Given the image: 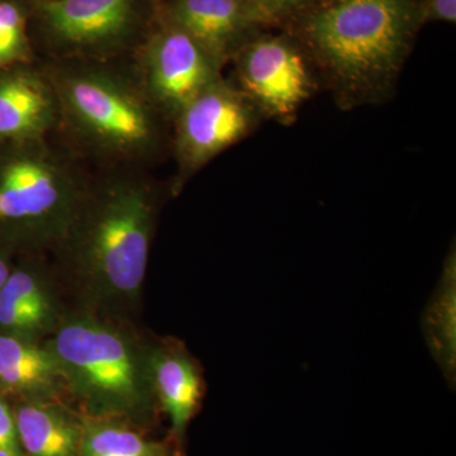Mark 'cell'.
<instances>
[{
  "mask_svg": "<svg viewBox=\"0 0 456 456\" xmlns=\"http://www.w3.org/2000/svg\"><path fill=\"white\" fill-rule=\"evenodd\" d=\"M424 26L419 0H323L287 27L350 110L391 101Z\"/></svg>",
  "mask_w": 456,
  "mask_h": 456,
  "instance_id": "1",
  "label": "cell"
},
{
  "mask_svg": "<svg viewBox=\"0 0 456 456\" xmlns=\"http://www.w3.org/2000/svg\"><path fill=\"white\" fill-rule=\"evenodd\" d=\"M49 350L62 377L93 415L136 417L151 406L150 365L116 330L77 320L57 331Z\"/></svg>",
  "mask_w": 456,
  "mask_h": 456,
  "instance_id": "2",
  "label": "cell"
},
{
  "mask_svg": "<svg viewBox=\"0 0 456 456\" xmlns=\"http://www.w3.org/2000/svg\"><path fill=\"white\" fill-rule=\"evenodd\" d=\"M151 230V204L139 189L117 187L99 200L83 241L84 263L99 289L119 298L139 293Z\"/></svg>",
  "mask_w": 456,
  "mask_h": 456,
  "instance_id": "3",
  "label": "cell"
},
{
  "mask_svg": "<svg viewBox=\"0 0 456 456\" xmlns=\"http://www.w3.org/2000/svg\"><path fill=\"white\" fill-rule=\"evenodd\" d=\"M240 90L261 116L289 125L317 90V74L289 32L259 31L235 56Z\"/></svg>",
  "mask_w": 456,
  "mask_h": 456,
  "instance_id": "4",
  "label": "cell"
},
{
  "mask_svg": "<svg viewBox=\"0 0 456 456\" xmlns=\"http://www.w3.org/2000/svg\"><path fill=\"white\" fill-rule=\"evenodd\" d=\"M77 207L70 174L44 150L11 159L0 169V222L46 241L69 230Z\"/></svg>",
  "mask_w": 456,
  "mask_h": 456,
  "instance_id": "5",
  "label": "cell"
},
{
  "mask_svg": "<svg viewBox=\"0 0 456 456\" xmlns=\"http://www.w3.org/2000/svg\"><path fill=\"white\" fill-rule=\"evenodd\" d=\"M178 154L187 171L197 170L248 137L264 118L242 90L221 77L180 110Z\"/></svg>",
  "mask_w": 456,
  "mask_h": 456,
  "instance_id": "6",
  "label": "cell"
},
{
  "mask_svg": "<svg viewBox=\"0 0 456 456\" xmlns=\"http://www.w3.org/2000/svg\"><path fill=\"white\" fill-rule=\"evenodd\" d=\"M65 99L84 130L108 146L136 150L154 137L149 110L112 79L95 74L75 77L66 84Z\"/></svg>",
  "mask_w": 456,
  "mask_h": 456,
  "instance_id": "7",
  "label": "cell"
},
{
  "mask_svg": "<svg viewBox=\"0 0 456 456\" xmlns=\"http://www.w3.org/2000/svg\"><path fill=\"white\" fill-rule=\"evenodd\" d=\"M41 23L59 44L106 47L127 38L140 20V0H41Z\"/></svg>",
  "mask_w": 456,
  "mask_h": 456,
  "instance_id": "8",
  "label": "cell"
},
{
  "mask_svg": "<svg viewBox=\"0 0 456 456\" xmlns=\"http://www.w3.org/2000/svg\"><path fill=\"white\" fill-rule=\"evenodd\" d=\"M149 68L156 97L178 114L220 77V68L206 51L169 20L150 44Z\"/></svg>",
  "mask_w": 456,
  "mask_h": 456,
  "instance_id": "9",
  "label": "cell"
},
{
  "mask_svg": "<svg viewBox=\"0 0 456 456\" xmlns=\"http://www.w3.org/2000/svg\"><path fill=\"white\" fill-rule=\"evenodd\" d=\"M167 20L191 36L218 68L261 31L242 0H170Z\"/></svg>",
  "mask_w": 456,
  "mask_h": 456,
  "instance_id": "10",
  "label": "cell"
},
{
  "mask_svg": "<svg viewBox=\"0 0 456 456\" xmlns=\"http://www.w3.org/2000/svg\"><path fill=\"white\" fill-rule=\"evenodd\" d=\"M149 365L154 395L169 417L171 431L182 437L204 395L200 365L178 342H170L156 351Z\"/></svg>",
  "mask_w": 456,
  "mask_h": 456,
  "instance_id": "11",
  "label": "cell"
},
{
  "mask_svg": "<svg viewBox=\"0 0 456 456\" xmlns=\"http://www.w3.org/2000/svg\"><path fill=\"white\" fill-rule=\"evenodd\" d=\"M421 332L431 359L452 391L456 388V245H450L440 278L421 314Z\"/></svg>",
  "mask_w": 456,
  "mask_h": 456,
  "instance_id": "12",
  "label": "cell"
},
{
  "mask_svg": "<svg viewBox=\"0 0 456 456\" xmlns=\"http://www.w3.org/2000/svg\"><path fill=\"white\" fill-rule=\"evenodd\" d=\"M25 456H80L83 422L49 401L28 399L14 411Z\"/></svg>",
  "mask_w": 456,
  "mask_h": 456,
  "instance_id": "13",
  "label": "cell"
},
{
  "mask_svg": "<svg viewBox=\"0 0 456 456\" xmlns=\"http://www.w3.org/2000/svg\"><path fill=\"white\" fill-rule=\"evenodd\" d=\"M64 379L49 349L0 336V386L36 401H49Z\"/></svg>",
  "mask_w": 456,
  "mask_h": 456,
  "instance_id": "14",
  "label": "cell"
},
{
  "mask_svg": "<svg viewBox=\"0 0 456 456\" xmlns=\"http://www.w3.org/2000/svg\"><path fill=\"white\" fill-rule=\"evenodd\" d=\"M53 121V98L40 80L26 74L0 80V137L35 139Z\"/></svg>",
  "mask_w": 456,
  "mask_h": 456,
  "instance_id": "15",
  "label": "cell"
},
{
  "mask_svg": "<svg viewBox=\"0 0 456 456\" xmlns=\"http://www.w3.org/2000/svg\"><path fill=\"white\" fill-rule=\"evenodd\" d=\"M80 456H173L169 445L130 428L99 419L83 422Z\"/></svg>",
  "mask_w": 456,
  "mask_h": 456,
  "instance_id": "16",
  "label": "cell"
},
{
  "mask_svg": "<svg viewBox=\"0 0 456 456\" xmlns=\"http://www.w3.org/2000/svg\"><path fill=\"white\" fill-rule=\"evenodd\" d=\"M248 17L261 29L289 26L323 0H242Z\"/></svg>",
  "mask_w": 456,
  "mask_h": 456,
  "instance_id": "17",
  "label": "cell"
},
{
  "mask_svg": "<svg viewBox=\"0 0 456 456\" xmlns=\"http://www.w3.org/2000/svg\"><path fill=\"white\" fill-rule=\"evenodd\" d=\"M26 17L14 3H0V66L25 55Z\"/></svg>",
  "mask_w": 456,
  "mask_h": 456,
  "instance_id": "18",
  "label": "cell"
},
{
  "mask_svg": "<svg viewBox=\"0 0 456 456\" xmlns=\"http://www.w3.org/2000/svg\"><path fill=\"white\" fill-rule=\"evenodd\" d=\"M0 297L20 305L27 311L33 312L38 316L46 318L49 305H47L46 296L38 284L37 279L25 272V270H17L11 273L0 289Z\"/></svg>",
  "mask_w": 456,
  "mask_h": 456,
  "instance_id": "19",
  "label": "cell"
},
{
  "mask_svg": "<svg viewBox=\"0 0 456 456\" xmlns=\"http://www.w3.org/2000/svg\"><path fill=\"white\" fill-rule=\"evenodd\" d=\"M45 322V318L27 311L17 303L8 301L0 297V327L8 331L25 332L35 331Z\"/></svg>",
  "mask_w": 456,
  "mask_h": 456,
  "instance_id": "20",
  "label": "cell"
},
{
  "mask_svg": "<svg viewBox=\"0 0 456 456\" xmlns=\"http://www.w3.org/2000/svg\"><path fill=\"white\" fill-rule=\"evenodd\" d=\"M0 450L11 456H25L18 437L16 417L7 402L0 397Z\"/></svg>",
  "mask_w": 456,
  "mask_h": 456,
  "instance_id": "21",
  "label": "cell"
},
{
  "mask_svg": "<svg viewBox=\"0 0 456 456\" xmlns=\"http://www.w3.org/2000/svg\"><path fill=\"white\" fill-rule=\"evenodd\" d=\"M424 22H441L454 25L456 0H419Z\"/></svg>",
  "mask_w": 456,
  "mask_h": 456,
  "instance_id": "22",
  "label": "cell"
},
{
  "mask_svg": "<svg viewBox=\"0 0 456 456\" xmlns=\"http://www.w3.org/2000/svg\"><path fill=\"white\" fill-rule=\"evenodd\" d=\"M9 274H11V272H9L7 263L0 257V289L7 281Z\"/></svg>",
  "mask_w": 456,
  "mask_h": 456,
  "instance_id": "23",
  "label": "cell"
},
{
  "mask_svg": "<svg viewBox=\"0 0 456 456\" xmlns=\"http://www.w3.org/2000/svg\"><path fill=\"white\" fill-rule=\"evenodd\" d=\"M0 456H11L8 454V452H3V450H0Z\"/></svg>",
  "mask_w": 456,
  "mask_h": 456,
  "instance_id": "24",
  "label": "cell"
}]
</instances>
